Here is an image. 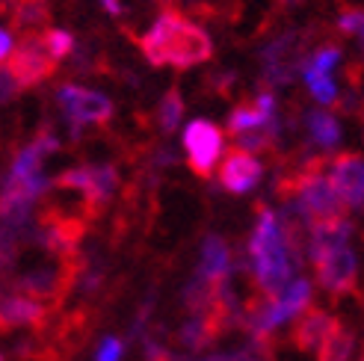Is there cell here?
Instances as JSON below:
<instances>
[{
	"label": "cell",
	"instance_id": "6da1fadb",
	"mask_svg": "<svg viewBox=\"0 0 364 361\" xmlns=\"http://www.w3.org/2000/svg\"><path fill=\"white\" fill-rule=\"evenodd\" d=\"M243 258H246L249 279L258 287V293L261 296L276 293L294 276H299V266L305 261L299 228L279 208L272 205L258 208L252 231L246 237Z\"/></svg>",
	"mask_w": 364,
	"mask_h": 361
},
{
	"label": "cell",
	"instance_id": "7a4b0ae2",
	"mask_svg": "<svg viewBox=\"0 0 364 361\" xmlns=\"http://www.w3.org/2000/svg\"><path fill=\"white\" fill-rule=\"evenodd\" d=\"M60 139L57 134L42 131L36 134L27 146L15 151L9 160V169L0 187V228H9L21 234L24 225L33 220L36 205L50 190V180L45 175V163L50 154H57Z\"/></svg>",
	"mask_w": 364,
	"mask_h": 361
},
{
	"label": "cell",
	"instance_id": "3957f363",
	"mask_svg": "<svg viewBox=\"0 0 364 361\" xmlns=\"http://www.w3.org/2000/svg\"><path fill=\"white\" fill-rule=\"evenodd\" d=\"M355 225L350 216L326 220L305 228L302 255L314 266V287L332 296H347L358 284V255L353 249Z\"/></svg>",
	"mask_w": 364,
	"mask_h": 361
},
{
	"label": "cell",
	"instance_id": "277c9868",
	"mask_svg": "<svg viewBox=\"0 0 364 361\" xmlns=\"http://www.w3.org/2000/svg\"><path fill=\"white\" fill-rule=\"evenodd\" d=\"M139 48L154 68H196L213 57V39L205 27L193 24L175 9H166L154 18V24L145 30Z\"/></svg>",
	"mask_w": 364,
	"mask_h": 361
},
{
	"label": "cell",
	"instance_id": "5b68a950",
	"mask_svg": "<svg viewBox=\"0 0 364 361\" xmlns=\"http://www.w3.org/2000/svg\"><path fill=\"white\" fill-rule=\"evenodd\" d=\"M279 210L296 228H311L326 220L350 216L323 172V160H314L311 166H305L302 172L284 180V208H279Z\"/></svg>",
	"mask_w": 364,
	"mask_h": 361
},
{
	"label": "cell",
	"instance_id": "8992f818",
	"mask_svg": "<svg viewBox=\"0 0 364 361\" xmlns=\"http://www.w3.org/2000/svg\"><path fill=\"white\" fill-rule=\"evenodd\" d=\"M314 291H317L314 281L299 273V276L290 279L284 287H279L276 293L255 299L249 308L240 314L249 338L258 340V344H264V340H269L276 332L290 326L296 317H302L314 305Z\"/></svg>",
	"mask_w": 364,
	"mask_h": 361
},
{
	"label": "cell",
	"instance_id": "52a82bcc",
	"mask_svg": "<svg viewBox=\"0 0 364 361\" xmlns=\"http://www.w3.org/2000/svg\"><path fill=\"white\" fill-rule=\"evenodd\" d=\"M228 134L243 151H267L279 142L282 136V116H279V101L276 95L264 89L255 95L249 104H237L228 116Z\"/></svg>",
	"mask_w": 364,
	"mask_h": 361
},
{
	"label": "cell",
	"instance_id": "ba28073f",
	"mask_svg": "<svg viewBox=\"0 0 364 361\" xmlns=\"http://www.w3.org/2000/svg\"><path fill=\"white\" fill-rule=\"evenodd\" d=\"M53 98H57V107H60L65 124L71 128V134L107 124L116 110L110 95L98 92V89H89L83 83H60Z\"/></svg>",
	"mask_w": 364,
	"mask_h": 361
},
{
	"label": "cell",
	"instance_id": "9c48e42d",
	"mask_svg": "<svg viewBox=\"0 0 364 361\" xmlns=\"http://www.w3.org/2000/svg\"><path fill=\"white\" fill-rule=\"evenodd\" d=\"M181 149H184L187 166L196 175H213L220 166L225 149V131L210 119H193L184 124V134H181Z\"/></svg>",
	"mask_w": 364,
	"mask_h": 361
},
{
	"label": "cell",
	"instance_id": "30bf717a",
	"mask_svg": "<svg viewBox=\"0 0 364 361\" xmlns=\"http://www.w3.org/2000/svg\"><path fill=\"white\" fill-rule=\"evenodd\" d=\"M57 187L83 195L92 208H104L119 193V169L113 163H80L57 178Z\"/></svg>",
	"mask_w": 364,
	"mask_h": 361
},
{
	"label": "cell",
	"instance_id": "8fae6325",
	"mask_svg": "<svg viewBox=\"0 0 364 361\" xmlns=\"http://www.w3.org/2000/svg\"><path fill=\"white\" fill-rule=\"evenodd\" d=\"M323 172L329 178L347 213H361L364 208V160L355 151H343L323 160Z\"/></svg>",
	"mask_w": 364,
	"mask_h": 361
},
{
	"label": "cell",
	"instance_id": "7c38bea8",
	"mask_svg": "<svg viewBox=\"0 0 364 361\" xmlns=\"http://www.w3.org/2000/svg\"><path fill=\"white\" fill-rule=\"evenodd\" d=\"M57 63L48 53L42 36H27L21 45H15L12 57L6 60V71L12 75V80L18 83V89H30V86H39L45 83Z\"/></svg>",
	"mask_w": 364,
	"mask_h": 361
},
{
	"label": "cell",
	"instance_id": "4fadbf2b",
	"mask_svg": "<svg viewBox=\"0 0 364 361\" xmlns=\"http://www.w3.org/2000/svg\"><path fill=\"white\" fill-rule=\"evenodd\" d=\"M220 172V187L231 195H249L261 187L264 180V160L258 154L252 151H243V149H234L228 154H223L220 166H216Z\"/></svg>",
	"mask_w": 364,
	"mask_h": 361
},
{
	"label": "cell",
	"instance_id": "5bb4252c",
	"mask_svg": "<svg viewBox=\"0 0 364 361\" xmlns=\"http://www.w3.org/2000/svg\"><path fill=\"white\" fill-rule=\"evenodd\" d=\"M234 252L228 246L225 237L220 234H208L202 240V249H198V269H196V279L205 281L208 287H213L216 293L223 287H231V279H234Z\"/></svg>",
	"mask_w": 364,
	"mask_h": 361
},
{
	"label": "cell",
	"instance_id": "9a60e30c",
	"mask_svg": "<svg viewBox=\"0 0 364 361\" xmlns=\"http://www.w3.org/2000/svg\"><path fill=\"white\" fill-rule=\"evenodd\" d=\"M302 60H305V57H302L299 36H296V33H287V36H282V39L269 42V45L264 48V53H261L264 77H267L269 83H276V86L290 83V77H294L296 71H299Z\"/></svg>",
	"mask_w": 364,
	"mask_h": 361
},
{
	"label": "cell",
	"instance_id": "2e32d148",
	"mask_svg": "<svg viewBox=\"0 0 364 361\" xmlns=\"http://www.w3.org/2000/svg\"><path fill=\"white\" fill-rule=\"evenodd\" d=\"M48 308L42 299H36L30 293L12 291L0 296V329H27V326H39L45 320Z\"/></svg>",
	"mask_w": 364,
	"mask_h": 361
},
{
	"label": "cell",
	"instance_id": "e0dca14e",
	"mask_svg": "<svg viewBox=\"0 0 364 361\" xmlns=\"http://www.w3.org/2000/svg\"><path fill=\"white\" fill-rule=\"evenodd\" d=\"M305 134H308L311 149H317L323 154H332V151L341 149V142H343V124L335 113L320 107V110H311L305 116Z\"/></svg>",
	"mask_w": 364,
	"mask_h": 361
},
{
	"label": "cell",
	"instance_id": "ac0fdd59",
	"mask_svg": "<svg viewBox=\"0 0 364 361\" xmlns=\"http://www.w3.org/2000/svg\"><path fill=\"white\" fill-rule=\"evenodd\" d=\"M294 323H296V326H294V340H296L302 350H314V352H317V347H320L323 340L335 332V326H338V320H335L329 311L314 308V305H311V308H308L302 317H296Z\"/></svg>",
	"mask_w": 364,
	"mask_h": 361
},
{
	"label": "cell",
	"instance_id": "d6986e66",
	"mask_svg": "<svg viewBox=\"0 0 364 361\" xmlns=\"http://www.w3.org/2000/svg\"><path fill=\"white\" fill-rule=\"evenodd\" d=\"M216 323H220V317H216V314H190L187 323L178 332V340L187 350H193V352L202 350L208 340L216 335Z\"/></svg>",
	"mask_w": 364,
	"mask_h": 361
},
{
	"label": "cell",
	"instance_id": "ffe728a7",
	"mask_svg": "<svg viewBox=\"0 0 364 361\" xmlns=\"http://www.w3.org/2000/svg\"><path fill=\"white\" fill-rule=\"evenodd\" d=\"M355 355V335L347 326H335V332L317 347V361H353Z\"/></svg>",
	"mask_w": 364,
	"mask_h": 361
},
{
	"label": "cell",
	"instance_id": "44dd1931",
	"mask_svg": "<svg viewBox=\"0 0 364 361\" xmlns=\"http://www.w3.org/2000/svg\"><path fill=\"white\" fill-rule=\"evenodd\" d=\"M299 75L305 80V89L320 107H332L338 104L341 98V86H338V77L335 75H320V71H308V68H299Z\"/></svg>",
	"mask_w": 364,
	"mask_h": 361
},
{
	"label": "cell",
	"instance_id": "7402d4cb",
	"mask_svg": "<svg viewBox=\"0 0 364 361\" xmlns=\"http://www.w3.org/2000/svg\"><path fill=\"white\" fill-rule=\"evenodd\" d=\"M181 122H184V98H181L178 89H169L157 107V128L163 134H175L181 128Z\"/></svg>",
	"mask_w": 364,
	"mask_h": 361
},
{
	"label": "cell",
	"instance_id": "603a6c76",
	"mask_svg": "<svg viewBox=\"0 0 364 361\" xmlns=\"http://www.w3.org/2000/svg\"><path fill=\"white\" fill-rule=\"evenodd\" d=\"M48 21V6L45 0H21L15 9V27L21 30H36Z\"/></svg>",
	"mask_w": 364,
	"mask_h": 361
},
{
	"label": "cell",
	"instance_id": "cb8c5ba5",
	"mask_svg": "<svg viewBox=\"0 0 364 361\" xmlns=\"http://www.w3.org/2000/svg\"><path fill=\"white\" fill-rule=\"evenodd\" d=\"M42 42H45L48 53L53 57V63H63V60L71 57V53H75V48H77L75 36H71L68 30H45V33H42Z\"/></svg>",
	"mask_w": 364,
	"mask_h": 361
},
{
	"label": "cell",
	"instance_id": "d4e9b609",
	"mask_svg": "<svg viewBox=\"0 0 364 361\" xmlns=\"http://www.w3.org/2000/svg\"><path fill=\"white\" fill-rule=\"evenodd\" d=\"M338 30L343 36H353V39H361V30H364V12L358 6H350V9H343L338 15Z\"/></svg>",
	"mask_w": 364,
	"mask_h": 361
},
{
	"label": "cell",
	"instance_id": "484cf974",
	"mask_svg": "<svg viewBox=\"0 0 364 361\" xmlns=\"http://www.w3.org/2000/svg\"><path fill=\"white\" fill-rule=\"evenodd\" d=\"M124 358V340L119 335H107L95 347V361H122Z\"/></svg>",
	"mask_w": 364,
	"mask_h": 361
},
{
	"label": "cell",
	"instance_id": "4316f807",
	"mask_svg": "<svg viewBox=\"0 0 364 361\" xmlns=\"http://www.w3.org/2000/svg\"><path fill=\"white\" fill-rule=\"evenodd\" d=\"M18 92H21V89H18V83L12 80V75H9V71L4 68V71H0V104L12 101Z\"/></svg>",
	"mask_w": 364,
	"mask_h": 361
},
{
	"label": "cell",
	"instance_id": "83f0119b",
	"mask_svg": "<svg viewBox=\"0 0 364 361\" xmlns=\"http://www.w3.org/2000/svg\"><path fill=\"white\" fill-rule=\"evenodd\" d=\"M15 36H12V30H6V27H0V65H6V60L12 57V50H15Z\"/></svg>",
	"mask_w": 364,
	"mask_h": 361
},
{
	"label": "cell",
	"instance_id": "f1b7e54d",
	"mask_svg": "<svg viewBox=\"0 0 364 361\" xmlns=\"http://www.w3.org/2000/svg\"><path fill=\"white\" fill-rule=\"evenodd\" d=\"M101 6L110 15H122V0H101Z\"/></svg>",
	"mask_w": 364,
	"mask_h": 361
},
{
	"label": "cell",
	"instance_id": "f546056e",
	"mask_svg": "<svg viewBox=\"0 0 364 361\" xmlns=\"http://www.w3.org/2000/svg\"><path fill=\"white\" fill-rule=\"evenodd\" d=\"M202 361H223V358H202Z\"/></svg>",
	"mask_w": 364,
	"mask_h": 361
},
{
	"label": "cell",
	"instance_id": "4dcf8cb0",
	"mask_svg": "<svg viewBox=\"0 0 364 361\" xmlns=\"http://www.w3.org/2000/svg\"><path fill=\"white\" fill-rule=\"evenodd\" d=\"M0 361H6V358H4V352H0Z\"/></svg>",
	"mask_w": 364,
	"mask_h": 361
}]
</instances>
